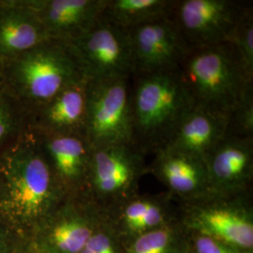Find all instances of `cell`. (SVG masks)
Here are the masks:
<instances>
[{"instance_id":"cell-22","label":"cell","mask_w":253,"mask_h":253,"mask_svg":"<svg viewBox=\"0 0 253 253\" xmlns=\"http://www.w3.org/2000/svg\"><path fill=\"white\" fill-rule=\"evenodd\" d=\"M171 244V232L162 226L141 235L132 246L131 253H169Z\"/></svg>"},{"instance_id":"cell-11","label":"cell","mask_w":253,"mask_h":253,"mask_svg":"<svg viewBox=\"0 0 253 253\" xmlns=\"http://www.w3.org/2000/svg\"><path fill=\"white\" fill-rule=\"evenodd\" d=\"M210 192L246 193L253 177V137L226 135L205 156Z\"/></svg>"},{"instance_id":"cell-24","label":"cell","mask_w":253,"mask_h":253,"mask_svg":"<svg viewBox=\"0 0 253 253\" xmlns=\"http://www.w3.org/2000/svg\"><path fill=\"white\" fill-rule=\"evenodd\" d=\"M194 248L196 253H239L235 248L203 235L195 240Z\"/></svg>"},{"instance_id":"cell-3","label":"cell","mask_w":253,"mask_h":253,"mask_svg":"<svg viewBox=\"0 0 253 253\" xmlns=\"http://www.w3.org/2000/svg\"><path fill=\"white\" fill-rule=\"evenodd\" d=\"M130 79L87 81L84 136L92 148L132 144Z\"/></svg>"},{"instance_id":"cell-19","label":"cell","mask_w":253,"mask_h":253,"mask_svg":"<svg viewBox=\"0 0 253 253\" xmlns=\"http://www.w3.org/2000/svg\"><path fill=\"white\" fill-rule=\"evenodd\" d=\"M246 76L253 81V6L248 2L227 38Z\"/></svg>"},{"instance_id":"cell-2","label":"cell","mask_w":253,"mask_h":253,"mask_svg":"<svg viewBox=\"0 0 253 253\" xmlns=\"http://www.w3.org/2000/svg\"><path fill=\"white\" fill-rule=\"evenodd\" d=\"M177 69L195 105L227 118L253 84L227 42L187 50Z\"/></svg>"},{"instance_id":"cell-4","label":"cell","mask_w":253,"mask_h":253,"mask_svg":"<svg viewBox=\"0 0 253 253\" xmlns=\"http://www.w3.org/2000/svg\"><path fill=\"white\" fill-rule=\"evenodd\" d=\"M247 192L218 194L209 192L187 200L185 217L200 235H207L236 250H252L253 223Z\"/></svg>"},{"instance_id":"cell-7","label":"cell","mask_w":253,"mask_h":253,"mask_svg":"<svg viewBox=\"0 0 253 253\" xmlns=\"http://www.w3.org/2000/svg\"><path fill=\"white\" fill-rule=\"evenodd\" d=\"M15 71L25 95L41 106L69 84L84 78L69 46L55 40L22 54Z\"/></svg>"},{"instance_id":"cell-20","label":"cell","mask_w":253,"mask_h":253,"mask_svg":"<svg viewBox=\"0 0 253 253\" xmlns=\"http://www.w3.org/2000/svg\"><path fill=\"white\" fill-rule=\"evenodd\" d=\"M93 235L91 227L79 218H67L57 223L52 232V241L63 253H80Z\"/></svg>"},{"instance_id":"cell-10","label":"cell","mask_w":253,"mask_h":253,"mask_svg":"<svg viewBox=\"0 0 253 253\" xmlns=\"http://www.w3.org/2000/svg\"><path fill=\"white\" fill-rule=\"evenodd\" d=\"M127 33L133 57L132 75L175 70L188 50L170 15L132 27Z\"/></svg>"},{"instance_id":"cell-6","label":"cell","mask_w":253,"mask_h":253,"mask_svg":"<svg viewBox=\"0 0 253 253\" xmlns=\"http://www.w3.org/2000/svg\"><path fill=\"white\" fill-rule=\"evenodd\" d=\"M66 43L88 82L131 77L133 74L127 30L102 18L89 30Z\"/></svg>"},{"instance_id":"cell-16","label":"cell","mask_w":253,"mask_h":253,"mask_svg":"<svg viewBox=\"0 0 253 253\" xmlns=\"http://www.w3.org/2000/svg\"><path fill=\"white\" fill-rule=\"evenodd\" d=\"M45 28L27 4L0 12V54H25L50 41Z\"/></svg>"},{"instance_id":"cell-17","label":"cell","mask_w":253,"mask_h":253,"mask_svg":"<svg viewBox=\"0 0 253 253\" xmlns=\"http://www.w3.org/2000/svg\"><path fill=\"white\" fill-rule=\"evenodd\" d=\"M42 147L62 180L76 183L86 178L93 148L85 137L45 132Z\"/></svg>"},{"instance_id":"cell-23","label":"cell","mask_w":253,"mask_h":253,"mask_svg":"<svg viewBox=\"0 0 253 253\" xmlns=\"http://www.w3.org/2000/svg\"><path fill=\"white\" fill-rule=\"evenodd\" d=\"M165 216L166 210L164 205L161 201L154 199L150 208L145 212V215L132 226L131 230L144 231L162 227L165 219Z\"/></svg>"},{"instance_id":"cell-5","label":"cell","mask_w":253,"mask_h":253,"mask_svg":"<svg viewBox=\"0 0 253 253\" xmlns=\"http://www.w3.org/2000/svg\"><path fill=\"white\" fill-rule=\"evenodd\" d=\"M38 147L25 145L6 161L8 205L25 218L40 217L56 196L53 169L43 149Z\"/></svg>"},{"instance_id":"cell-9","label":"cell","mask_w":253,"mask_h":253,"mask_svg":"<svg viewBox=\"0 0 253 253\" xmlns=\"http://www.w3.org/2000/svg\"><path fill=\"white\" fill-rule=\"evenodd\" d=\"M248 2L174 0L170 17L187 49L225 42Z\"/></svg>"},{"instance_id":"cell-13","label":"cell","mask_w":253,"mask_h":253,"mask_svg":"<svg viewBox=\"0 0 253 253\" xmlns=\"http://www.w3.org/2000/svg\"><path fill=\"white\" fill-rule=\"evenodd\" d=\"M154 155L151 170L173 194L187 201L210 192L203 157L171 148H163Z\"/></svg>"},{"instance_id":"cell-1","label":"cell","mask_w":253,"mask_h":253,"mask_svg":"<svg viewBox=\"0 0 253 253\" xmlns=\"http://www.w3.org/2000/svg\"><path fill=\"white\" fill-rule=\"evenodd\" d=\"M130 83L132 144L155 154L168 145L195 102L178 69L132 75Z\"/></svg>"},{"instance_id":"cell-25","label":"cell","mask_w":253,"mask_h":253,"mask_svg":"<svg viewBox=\"0 0 253 253\" xmlns=\"http://www.w3.org/2000/svg\"><path fill=\"white\" fill-rule=\"evenodd\" d=\"M80 253H117L108 235L93 234Z\"/></svg>"},{"instance_id":"cell-8","label":"cell","mask_w":253,"mask_h":253,"mask_svg":"<svg viewBox=\"0 0 253 253\" xmlns=\"http://www.w3.org/2000/svg\"><path fill=\"white\" fill-rule=\"evenodd\" d=\"M145 156L133 144L93 148L86 180L97 200L121 204L134 196Z\"/></svg>"},{"instance_id":"cell-21","label":"cell","mask_w":253,"mask_h":253,"mask_svg":"<svg viewBox=\"0 0 253 253\" xmlns=\"http://www.w3.org/2000/svg\"><path fill=\"white\" fill-rule=\"evenodd\" d=\"M226 135L253 137V84L247 87L228 118Z\"/></svg>"},{"instance_id":"cell-18","label":"cell","mask_w":253,"mask_h":253,"mask_svg":"<svg viewBox=\"0 0 253 253\" xmlns=\"http://www.w3.org/2000/svg\"><path fill=\"white\" fill-rule=\"evenodd\" d=\"M174 0H107L101 18L128 30L170 15Z\"/></svg>"},{"instance_id":"cell-26","label":"cell","mask_w":253,"mask_h":253,"mask_svg":"<svg viewBox=\"0 0 253 253\" xmlns=\"http://www.w3.org/2000/svg\"><path fill=\"white\" fill-rule=\"evenodd\" d=\"M9 127V118L5 110L0 106V141L7 133Z\"/></svg>"},{"instance_id":"cell-12","label":"cell","mask_w":253,"mask_h":253,"mask_svg":"<svg viewBox=\"0 0 253 253\" xmlns=\"http://www.w3.org/2000/svg\"><path fill=\"white\" fill-rule=\"evenodd\" d=\"M107 0H42L30 1L51 40L70 42L95 26L101 17Z\"/></svg>"},{"instance_id":"cell-14","label":"cell","mask_w":253,"mask_h":253,"mask_svg":"<svg viewBox=\"0 0 253 253\" xmlns=\"http://www.w3.org/2000/svg\"><path fill=\"white\" fill-rule=\"evenodd\" d=\"M228 118L195 106L184 118L164 148L205 158L226 136Z\"/></svg>"},{"instance_id":"cell-15","label":"cell","mask_w":253,"mask_h":253,"mask_svg":"<svg viewBox=\"0 0 253 253\" xmlns=\"http://www.w3.org/2000/svg\"><path fill=\"white\" fill-rule=\"evenodd\" d=\"M86 103V79L66 86L42 106V119L45 132L85 137Z\"/></svg>"}]
</instances>
